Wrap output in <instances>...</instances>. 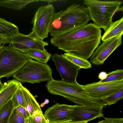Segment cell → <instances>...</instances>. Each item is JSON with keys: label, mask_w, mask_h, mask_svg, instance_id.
Returning <instances> with one entry per match:
<instances>
[{"label": "cell", "mask_w": 123, "mask_h": 123, "mask_svg": "<svg viewBox=\"0 0 123 123\" xmlns=\"http://www.w3.org/2000/svg\"><path fill=\"white\" fill-rule=\"evenodd\" d=\"M101 30L92 23L60 36L51 38V44L59 49L87 60L101 43Z\"/></svg>", "instance_id": "1"}, {"label": "cell", "mask_w": 123, "mask_h": 123, "mask_svg": "<svg viewBox=\"0 0 123 123\" xmlns=\"http://www.w3.org/2000/svg\"><path fill=\"white\" fill-rule=\"evenodd\" d=\"M90 20L86 7L73 4L55 13L49 33L53 38L57 37L85 25Z\"/></svg>", "instance_id": "2"}, {"label": "cell", "mask_w": 123, "mask_h": 123, "mask_svg": "<svg viewBox=\"0 0 123 123\" xmlns=\"http://www.w3.org/2000/svg\"><path fill=\"white\" fill-rule=\"evenodd\" d=\"M46 86L50 94L62 96L80 105H106L102 99L92 98L82 86L78 83L71 84L52 78L48 81Z\"/></svg>", "instance_id": "3"}, {"label": "cell", "mask_w": 123, "mask_h": 123, "mask_svg": "<svg viewBox=\"0 0 123 123\" xmlns=\"http://www.w3.org/2000/svg\"><path fill=\"white\" fill-rule=\"evenodd\" d=\"M121 0H84L90 20L105 31L112 22L113 16L123 3Z\"/></svg>", "instance_id": "4"}, {"label": "cell", "mask_w": 123, "mask_h": 123, "mask_svg": "<svg viewBox=\"0 0 123 123\" xmlns=\"http://www.w3.org/2000/svg\"><path fill=\"white\" fill-rule=\"evenodd\" d=\"M52 69L47 63L29 58L13 76L22 83L33 84L49 80L52 78Z\"/></svg>", "instance_id": "5"}, {"label": "cell", "mask_w": 123, "mask_h": 123, "mask_svg": "<svg viewBox=\"0 0 123 123\" xmlns=\"http://www.w3.org/2000/svg\"><path fill=\"white\" fill-rule=\"evenodd\" d=\"M29 58L23 52L4 46L0 51V78L13 76Z\"/></svg>", "instance_id": "6"}, {"label": "cell", "mask_w": 123, "mask_h": 123, "mask_svg": "<svg viewBox=\"0 0 123 123\" xmlns=\"http://www.w3.org/2000/svg\"><path fill=\"white\" fill-rule=\"evenodd\" d=\"M55 8L53 4L49 3L38 9L31 23V29L36 37L40 40L48 37L50 27L55 13Z\"/></svg>", "instance_id": "7"}, {"label": "cell", "mask_w": 123, "mask_h": 123, "mask_svg": "<svg viewBox=\"0 0 123 123\" xmlns=\"http://www.w3.org/2000/svg\"><path fill=\"white\" fill-rule=\"evenodd\" d=\"M9 46L23 52L32 49L44 51V46H48L47 42L44 41L38 38L32 31L27 35L18 32L12 38Z\"/></svg>", "instance_id": "8"}, {"label": "cell", "mask_w": 123, "mask_h": 123, "mask_svg": "<svg viewBox=\"0 0 123 123\" xmlns=\"http://www.w3.org/2000/svg\"><path fill=\"white\" fill-rule=\"evenodd\" d=\"M82 86L92 98L102 99L123 89V80L105 83L96 82Z\"/></svg>", "instance_id": "9"}, {"label": "cell", "mask_w": 123, "mask_h": 123, "mask_svg": "<svg viewBox=\"0 0 123 123\" xmlns=\"http://www.w3.org/2000/svg\"><path fill=\"white\" fill-rule=\"evenodd\" d=\"M56 70L60 75L62 80L71 84H76V78L81 68L57 53L52 56Z\"/></svg>", "instance_id": "10"}, {"label": "cell", "mask_w": 123, "mask_h": 123, "mask_svg": "<svg viewBox=\"0 0 123 123\" xmlns=\"http://www.w3.org/2000/svg\"><path fill=\"white\" fill-rule=\"evenodd\" d=\"M122 35L104 41L94 52L90 61L97 65H102L105 60L122 43Z\"/></svg>", "instance_id": "11"}, {"label": "cell", "mask_w": 123, "mask_h": 123, "mask_svg": "<svg viewBox=\"0 0 123 123\" xmlns=\"http://www.w3.org/2000/svg\"><path fill=\"white\" fill-rule=\"evenodd\" d=\"M103 107L101 106L77 105L72 112L70 119L77 121L88 122L97 118L103 117Z\"/></svg>", "instance_id": "12"}, {"label": "cell", "mask_w": 123, "mask_h": 123, "mask_svg": "<svg viewBox=\"0 0 123 123\" xmlns=\"http://www.w3.org/2000/svg\"><path fill=\"white\" fill-rule=\"evenodd\" d=\"M76 105L57 103L48 108L45 111L44 115L49 122L69 119L73 110Z\"/></svg>", "instance_id": "13"}, {"label": "cell", "mask_w": 123, "mask_h": 123, "mask_svg": "<svg viewBox=\"0 0 123 123\" xmlns=\"http://www.w3.org/2000/svg\"><path fill=\"white\" fill-rule=\"evenodd\" d=\"M18 81L13 79L4 84L0 92V110L12 98L17 88Z\"/></svg>", "instance_id": "14"}, {"label": "cell", "mask_w": 123, "mask_h": 123, "mask_svg": "<svg viewBox=\"0 0 123 123\" xmlns=\"http://www.w3.org/2000/svg\"><path fill=\"white\" fill-rule=\"evenodd\" d=\"M22 90L24 95L26 110L31 116L42 112L38 103L29 91L23 86Z\"/></svg>", "instance_id": "15"}, {"label": "cell", "mask_w": 123, "mask_h": 123, "mask_svg": "<svg viewBox=\"0 0 123 123\" xmlns=\"http://www.w3.org/2000/svg\"><path fill=\"white\" fill-rule=\"evenodd\" d=\"M123 33V17L114 22H112L105 31L101 37L102 41L112 38Z\"/></svg>", "instance_id": "16"}, {"label": "cell", "mask_w": 123, "mask_h": 123, "mask_svg": "<svg viewBox=\"0 0 123 123\" xmlns=\"http://www.w3.org/2000/svg\"><path fill=\"white\" fill-rule=\"evenodd\" d=\"M18 31V28L14 24L0 18V35L11 38Z\"/></svg>", "instance_id": "17"}, {"label": "cell", "mask_w": 123, "mask_h": 123, "mask_svg": "<svg viewBox=\"0 0 123 123\" xmlns=\"http://www.w3.org/2000/svg\"><path fill=\"white\" fill-rule=\"evenodd\" d=\"M29 58L35 59L37 61L44 63H47L52 55L49 53L47 50L41 51L34 49H30L24 52Z\"/></svg>", "instance_id": "18"}, {"label": "cell", "mask_w": 123, "mask_h": 123, "mask_svg": "<svg viewBox=\"0 0 123 123\" xmlns=\"http://www.w3.org/2000/svg\"><path fill=\"white\" fill-rule=\"evenodd\" d=\"M39 1L33 0H0V6L18 10L25 8L27 5L31 3Z\"/></svg>", "instance_id": "19"}, {"label": "cell", "mask_w": 123, "mask_h": 123, "mask_svg": "<svg viewBox=\"0 0 123 123\" xmlns=\"http://www.w3.org/2000/svg\"><path fill=\"white\" fill-rule=\"evenodd\" d=\"M61 55L81 68L87 69L92 67L91 63L87 60L67 52Z\"/></svg>", "instance_id": "20"}, {"label": "cell", "mask_w": 123, "mask_h": 123, "mask_svg": "<svg viewBox=\"0 0 123 123\" xmlns=\"http://www.w3.org/2000/svg\"><path fill=\"white\" fill-rule=\"evenodd\" d=\"M22 86L21 82H19L17 89L11 99L14 108L21 106L25 109V99L22 90Z\"/></svg>", "instance_id": "21"}, {"label": "cell", "mask_w": 123, "mask_h": 123, "mask_svg": "<svg viewBox=\"0 0 123 123\" xmlns=\"http://www.w3.org/2000/svg\"><path fill=\"white\" fill-rule=\"evenodd\" d=\"M14 108L11 99L0 110V123H8Z\"/></svg>", "instance_id": "22"}, {"label": "cell", "mask_w": 123, "mask_h": 123, "mask_svg": "<svg viewBox=\"0 0 123 123\" xmlns=\"http://www.w3.org/2000/svg\"><path fill=\"white\" fill-rule=\"evenodd\" d=\"M123 80V70L117 69L115 71L109 72L107 77L105 79L101 80L99 83H105L120 80Z\"/></svg>", "instance_id": "23"}, {"label": "cell", "mask_w": 123, "mask_h": 123, "mask_svg": "<svg viewBox=\"0 0 123 123\" xmlns=\"http://www.w3.org/2000/svg\"><path fill=\"white\" fill-rule=\"evenodd\" d=\"M123 98V89L102 99L106 105L109 106L117 103Z\"/></svg>", "instance_id": "24"}, {"label": "cell", "mask_w": 123, "mask_h": 123, "mask_svg": "<svg viewBox=\"0 0 123 123\" xmlns=\"http://www.w3.org/2000/svg\"><path fill=\"white\" fill-rule=\"evenodd\" d=\"M8 123H26L25 119L17 108L13 110L10 116Z\"/></svg>", "instance_id": "25"}, {"label": "cell", "mask_w": 123, "mask_h": 123, "mask_svg": "<svg viewBox=\"0 0 123 123\" xmlns=\"http://www.w3.org/2000/svg\"><path fill=\"white\" fill-rule=\"evenodd\" d=\"M26 123H49V122L41 112L32 116H30Z\"/></svg>", "instance_id": "26"}, {"label": "cell", "mask_w": 123, "mask_h": 123, "mask_svg": "<svg viewBox=\"0 0 123 123\" xmlns=\"http://www.w3.org/2000/svg\"><path fill=\"white\" fill-rule=\"evenodd\" d=\"M16 108L23 117L26 123L27 121L30 116L29 113L25 108L22 106H19Z\"/></svg>", "instance_id": "27"}, {"label": "cell", "mask_w": 123, "mask_h": 123, "mask_svg": "<svg viewBox=\"0 0 123 123\" xmlns=\"http://www.w3.org/2000/svg\"><path fill=\"white\" fill-rule=\"evenodd\" d=\"M11 39L0 35V51L5 44L9 43Z\"/></svg>", "instance_id": "28"}, {"label": "cell", "mask_w": 123, "mask_h": 123, "mask_svg": "<svg viewBox=\"0 0 123 123\" xmlns=\"http://www.w3.org/2000/svg\"><path fill=\"white\" fill-rule=\"evenodd\" d=\"M86 121H77L71 119H68L63 121L56 122H49V123H87Z\"/></svg>", "instance_id": "29"}, {"label": "cell", "mask_w": 123, "mask_h": 123, "mask_svg": "<svg viewBox=\"0 0 123 123\" xmlns=\"http://www.w3.org/2000/svg\"><path fill=\"white\" fill-rule=\"evenodd\" d=\"M111 123H123V118H108Z\"/></svg>", "instance_id": "30"}, {"label": "cell", "mask_w": 123, "mask_h": 123, "mask_svg": "<svg viewBox=\"0 0 123 123\" xmlns=\"http://www.w3.org/2000/svg\"><path fill=\"white\" fill-rule=\"evenodd\" d=\"M107 74L105 72L102 71L100 72L98 76V78L101 80L105 79L107 77Z\"/></svg>", "instance_id": "31"}, {"label": "cell", "mask_w": 123, "mask_h": 123, "mask_svg": "<svg viewBox=\"0 0 123 123\" xmlns=\"http://www.w3.org/2000/svg\"><path fill=\"white\" fill-rule=\"evenodd\" d=\"M105 120L99 121L96 123H111L107 118L104 117Z\"/></svg>", "instance_id": "32"}, {"label": "cell", "mask_w": 123, "mask_h": 123, "mask_svg": "<svg viewBox=\"0 0 123 123\" xmlns=\"http://www.w3.org/2000/svg\"><path fill=\"white\" fill-rule=\"evenodd\" d=\"M4 85V84L2 83L1 80V79L0 78V92L3 88Z\"/></svg>", "instance_id": "33"}, {"label": "cell", "mask_w": 123, "mask_h": 123, "mask_svg": "<svg viewBox=\"0 0 123 123\" xmlns=\"http://www.w3.org/2000/svg\"><path fill=\"white\" fill-rule=\"evenodd\" d=\"M49 102V100L47 99H45L44 102L45 104H48Z\"/></svg>", "instance_id": "34"}, {"label": "cell", "mask_w": 123, "mask_h": 123, "mask_svg": "<svg viewBox=\"0 0 123 123\" xmlns=\"http://www.w3.org/2000/svg\"><path fill=\"white\" fill-rule=\"evenodd\" d=\"M45 104L44 103H42L40 105V107H43Z\"/></svg>", "instance_id": "35"}]
</instances>
